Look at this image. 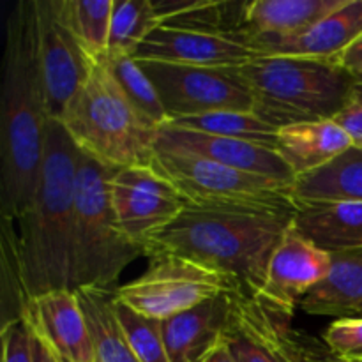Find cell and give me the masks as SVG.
<instances>
[{
  "label": "cell",
  "instance_id": "cell-1",
  "mask_svg": "<svg viewBox=\"0 0 362 362\" xmlns=\"http://www.w3.org/2000/svg\"><path fill=\"white\" fill-rule=\"evenodd\" d=\"M49 113L37 62L34 0L13 6L6 23L0 98V212L16 221L37 189Z\"/></svg>",
  "mask_w": 362,
  "mask_h": 362
},
{
  "label": "cell",
  "instance_id": "cell-2",
  "mask_svg": "<svg viewBox=\"0 0 362 362\" xmlns=\"http://www.w3.org/2000/svg\"><path fill=\"white\" fill-rule=\"evenodd\" d=\"M296 212L189 204L144 244V257H180L225 276L243 296L258 297L276 247Z\"/></svg>",
  "mask_w": 362,
  "mask_h": 362
},
{
  "label": "cell",
  "instance_id": "cell-3",
  "mask_svg": "<svg viewBox=\"0 0 362 362\" xmlns=\"http://www.w3.org/2000/svg\"><path fill=\"white\" fill-rule=\"evenodd\" d=\"M80 148L66 127L49 119L37 189L18 221L21 265L28 296L73 290L74 187Z\"/></svg>",
  "mask_w": 362,
  "mask_h": 362
},
{
  "label": "cell",
  "instance_id": "cell-4",
  "mask_svg": "<svg viewBox=\"0 0 362 362\" xmlns=\"http://www.w3.org/2000/svg\"><path fill=\"white\" fill-rule=\"evenodd\" d=\"M235 73L253 98L255 115L276 129L332 120L361 83L336 59L257 55Z\"/></svg>",
  "mask_w": 362,
  "mask_h": 362
},
{
  "label": "cell",
  "instance_id": "cell-5",
  "mask_svg": "<svg viewBox=\"0 0 362 362\" xmlns=\"http://www.w3.org/2000/svg\"><path fill=\"white\" fill-rule=\"evenodd\" d=\"M59 120L83 154L110 168L152 165L159 129L131 105L105 60L94 64Z\"/></svg>",
  "mask_w": 362,
  "mask_h": 362
},
{
  "label": "cell",
  "instance_id": "cell-6",
  "mask_svg": "<svg viewBox=\"0 0 362 362\" xmlns=\"http://www.w3.org/2000/svg\"><path fill=\"white\" fill-rule=\"evenodd\" d=\"M115 170L80 151L74 187L73 290H117L124 269L144 257V247L120 228L110 200V179Z\"/></svg>",
  "mask_w": 362,
  "mask_h": 362
},
{
  "label": "cell",
  "instance_id": "cell-7",
  "mask_svg": "<svg viewBox=\"0 0 362 362\" xmlns=\"http://www.w3.org/2000/svg\"><path fill=\"white\" fill-rule=\"evenodd\" d=\"M151 168L173 184L193 205L276 212H296L297 209L285 184L239 172L189 152L156 148Z\"/></svg>",
  "mask_w": 362,
  "mask_h": 362
},
{
  "label": "cell",
  "instance_id": "cell-8",
  "mask_svg": "<svg viewBox=\"0 0 362 362\" xmlns=\"http://www.w3.org/2000/svg\"><path fill=\"white\" fill-rule=\"evenodd\" d=\"M225 292H239V288L225 276L180 257L152 258L145 274L115 290L120 303L158 320Z\"/></svg>",
  "mask_w": 362,
  "mask_h": 362
},
{
  "label": "cell",
  "instance_id": "cell-9",
  "mask_svg": "<svg viewBox=\"0 0 362 362\" xmlns=\"http://www.w3.org/2000/svg\"><path fill=\"white\" fill-rule=\"evenodd\" d=\"M158 90L170 122L225 110L253 112V98L235 69L136 60Z\"/></svg>",
  "mask_w": 362,
  "mask_h": 362
},
{
  "label": "cell",
  "instance_id": "cell-10",
  "mask_svg": "<svg viewBox=\"0 0 362 362\" xmlns=\"http://www.w3.org/2000/svg\"><path fill=\"white\" fill-rule=\"evenodd\" d=\"M37 62L49 119L59 120L78 88L90 76L92 60L67 28L59 0H34Z\"/></svg>",
  "mask_w": 362,
  "mask_h": 362
},
{
  "label": "cell",
  "instance_id": "cell-11",
  "mask_svg": "<svg viewBox=\"0 0 362 362\" xmlns=\"http://www.w3.org/2000/svg\"><path fill=\"white\" fill-rule=\"evenodd\" d=\"M108 187L120 228L141 247L189 205L182 193L151 166L115 170Z\"/></svg>",
  "mask_w": 362,
  "mask_h": 362
},
{
  "label": "cell",
  "instance_id": "cell-12",
  "mask_svg": "<svg viewBox=\"0 0 362 362\" xmlns=\"http://www.w3.org/2000/svg\"><path fill=\"white\" fill-rule=\"evenodd\" d=\"M257 55L240 34L159 25L138 48L134 59L211 69H237Z\"/></svg>",
  "mask_w": 362,
  "mask_h": 362
},
{
  "label": "cell",
  "instance_id": "cell-13",
  "mask_svg": "<svg viewBox=\"0 0 362 362\" xmlns=\"http://www.w3.org/2000/svg\"><path fill=\"white\" fill-rule=\"evenodd\" d=\"M290 322L257 297L237 293L223 341L237 362H300Z\"/></svg>",
  "mask_w": 362,
  "mask_h": 362
},
{
  "label": "cell",
  "instance_id": "cell-14",
  "mask_svg": "<svg viewBox=\"0 0 362 362\" xmlns=\"http://www.w3.org/2000/svg\"><path fill=\"white\" fill-rule=\"evenodd\" d=\"M331 269V253L300 235L293 225L276 247L257 299L292 320L297 306Z\"/></svg>",
  "mask_w": 362,
  "mask_h": 362
},
{
  "label": "cell",
  "instance_id": "cell-15",
  "mask_svg": "<svg viewBox=\"0 0 362 362\" xmlns=\"http://www.w3.org/2000/svg\"><path fill=\"white\" fill-rule=\"evenodd\" d=\"M156 148L189 152V154L211 159L239 172L272 179L276 182L285 184L286 187H292L297 179L296 173L288 168V165L283 161L274 147L235 140V138L216 136V134L200 133V131H189L173 126V124L159 127Z\"/></svg>",
  "mask_w": 362,
  "mask_h": 362
},
{
  "label": "cell",
  "instance_id": "cell-16",
  "mask_svg": "<svg viewBox=\"0 0 362 362\" xmlns=\"http://www.w3.org/2000/svg\"><path fill=\"white\" fill-rule=\"evenodd\" d=\"M25 322L60 362H95L87 322L74 290H55L34 297Z\"/></svg>",
  "mask_w": 362,
  "mask_h": 362
},
{
  "label": "cell",
  "instance_id": "cell-17",
  "mask_svg": "<svg viewBox=\"0 0 362 362\" xmlns=\"http://www.w3.org/2000/svg\"><path fill=\"white\" fill-rule=\"evenodd\" d=\"M237 293H219L191 310L161 320L170 362H204L216 346L221 345Z\"/></svg>",
  "mask_w": 362,
  "mask_h": 362
},
{
  "label": "cell",
  "instance_id": "cell-18",
  "mask_svg": "<svg viewBox=\"0 0 362 362\" xmlns=\"http://www.w3.org/2000/svg\"><path fill=\"white\" fill-rule=\"evenodd\" d=\"M362 35V0H346L341 7L306 32L290 37H251L258 55H290L308 59H338Z\"/></svg>",
  "mask_w": 362,
  "mask_h": 362
},
{
  "label": "cell",
  "instance_id": "cell-19",
  "mask_svg": "<svg viewBox=\"0 0 362 362\" xmlns=\"http://www.w3.org/2000/svg\"><path fill=\"white\" fill-rule=\"evenodd\" d=\"M346 0H251L243 4V30L251 37H290L306 32Z\"/></svg>",
  "mask_w": 362,
  "mask_h": 362
},
{
  "label": "cell",
  "instance_id": "cell-20",
  "mask_svg": "<svg viewBox=\"0 0 362 362\" xmlns=\"http://www.w3.org/2000/svg\"><path fill=\"white\" fill-rule=\"evenodd\" d=\"M352 145L349 134L334 120L281 127L276 138V151L296 177L324 168Z\"/></svg>",
  "mask_w": 362,
  "mask_h": 362
},
{
  "label": "cell",
  "instance_id": "cell-21",
  "mask_svg": "<svg viewBox=\"0 0 362 362\" xmlns=\"http://www.w3.org/2000/svg\"><path fill=\"white\" fill-rule=\"evenodd\" d=\"M293 228L327 253L362 247L361 202L297 204Z\"/></svg>",
  "mask_w": 362,
  "mask_h": 362
},
{
  "label": "cell",
  "instance_id": "cell-22",
  "mask_svg": "<svg viewBox=\"0 0 362 362\" xmlns=\"http://www.w3.org/2000/svg\"><path fill=\"white\" fill-rule=\"evenodd\" d=\"M362 306V247L331 253L325 278L300 300L304 313L349 318Z\"/></svg>",
  "mask_w": 362,
  "mask_h": 362
},
{
  "label": "cell",
  "instance_id": "cell-23",
  "mask_svg": "<svg viewBox=\"0 0 362 362\" xmlns=\"http://www.w3.org/2000/svg\"><path fill=\"white\" fill-rule=\"evenodd\" d=\"M290 197L296 205L310 202L362 204V148L352 145L324 168L297 177Z\"/></svg>",
  "mask_w": 362,
  "mask_h": 362
},
{
  "label": "cell",
  "instance_id": "cell-24",
  "mask_svg": "<svg viewBox=\"0 0 362 362\" xmlns=\"http://www.w3.org/2000/svg\"><path fill=\"white\" fill-rule=\"evenodd\" d=\"M95 362H138L115 310V290H76Z\"/></svg>",
  "mask_w": 362,
  "mask_h": 362
},
{
  "label": "cell",
  "instance_id": "cell-25",
  "mask_svg": "<svg viewBox=\"0 0 362 362\" xmlns=\"http://www.w3.org/2000/svg\"><path fill=\"white\" fill-rule=\"evenodd\" d=\"M32 297L28 296L21 265L20 237L14 219L2 218L0 228V327L11 322L25 320Z\"/></svg>",
  "mask_w": 362,
  "mask_h": 362
},
{
  "label": "cell",
  "instance_id": "cell-26",
  "mask_svg": "<svg viewBox=\"0 0 362 362\" xmlns=\"http://www.w3.org/2000/svg\"><path fill=\"white\" fill-rule=\"evenodd\" d=\"M159 25L152 0H113L106 59L134 57Z\"/></svg>",
  "mask_w": 362,
  "mask_h": 362
},
{
  "label": "cell",
  "instance_id": "cell-27",
  "mask_svg": "<svg viewBox=\"0 0 362 362\" xmlns=\"http://www.w3.org/2000/svg\"><path fill=\"white\" fill-rule=\"evenodd\" d=\"M67 28L92 60H103L108 53L110 20L113 0H59Z\"/></svg>",
  "mask_w": 362,
  "mask_h": 362
},
{
  "label": "cell",
  "instance_id": "cell-28",
  "mask_svg": "<svg viewBox=\"0 0 362 362\" xmlns=\"http://www.w3.org/2000/svg\"><path fill=\"white\" fill-rule=\"evenodd\" d=\"M173 126L184 127L189 131L216 134V136L235 138V140L253 141V144L267 145L276 148L278 129L271 124L264 122L253 112H237V110H225V112L207 113V115L191 117V119L173 120Z\"/></svg>",
  "mask_w": 362,
  "mask_h": 362
},
{
  "label": "cell",
  "instance_id": "cell-29",
  "mask_svg": "<svg viewBox=\"0 0 362 362\" xmlns=\"http://www.w3.org/2000/svg\"><path fill=\"white\" fill-rule=\"evenodd\" d=\"M106 67L119 83L131 105L138 110L141 117L154 127H163L170 124L158 90L148 80L147 74L141 71L134 57H120V59H103Z\"/></svg>",
  "mask_w": 362,
  "mask_h": 362
},
{
  "label": "cell",
  "instance_id": "cell-30",
  "mask_svg": "<svg viewBox=\"0 0 362 362\" xmlns=\"http://www.w3.org/2000/svg\"><path fill=\"white\" fill-rule=\"evenodd\" d=\"M117 296V293H115ZM115 310L127 343L138 362H170L163 338V322L145 317L115 297Z\"/></svg>",
  "mask_w": 362,
  "mask_h": 362
},
{
  "label": "cell",
  "instance_id": "cell-31",
  "mask_svg": "<svg viewBox=\"0 0 362 362\" xmlns=\"http://www.w3.org/2000/svg\"><path fill=\"white\" fill-rule=\"evenodd\" d=\"M324 343L343 361L362 359V317L338 318L329 325Z\"/></svg>",
  "mask_w": 362,
  "mask_h": 362
},
{
  "label": "cell",
  "instance_id": "cell-32",
  "mask_svg": "<svg viewBox=\"0 0 362 362\" xmlns=\"http://www.w3.org/2000/svg\"><path fill=\"white\" fill-rule=\"evenodd\" d=\"M2 362H34L32 332L25 320L11 322L0 327Z\"/></svg>",
  "mask_w": 362,
  "mask_h": 362
},
{
  "label": "cell",
  "instance_id": "cell-33",
  "mask_svg": "<svg viewBox=\"0 0 362 362\" xmlns=\"http://www.w3.org/2000/svg\"><path fill=\"white\" fill-rule=\"evenodd\" d=\"M332 120L349 134L354 147L362 148V80L359 87L354 92L349 105H346Z\"/></svg>",
  "mask_w": 362,
  "mask_h": 362
},
{
  "label": "cell",
  "instance_id": "cell-34",
  "mask_svg": "<svg viewBox=\"0 0 362 362\" xmlns=\"http://www.w3.org/2000/svg\"><path fill=\"white\" fill-rule=\"evenodd\" d=\"M297 341H299L300 349V362H345L336 357L327 346H324L310 336L297 332Z\"/></svg>",
  "mask_w": 362,
  "mask_h": 362
},
{
  "label": "cell",
  "instance_id": "cell-35",
  "mask_svg": "<svg viewBox=\"0 0 362 362\" xmlns=\"http://www.w3.org/2000/svg\"><path fill=\"white\" fill-rule=\"evenodd\" d=\"M336 60H338L349 73H352L354 76L362 80V35L354 42V45H350Z\"/></svg>",
  "mask_w": 362,
  "mask_h": 362
},
{
  "label": "cell",
  "instance_id": "cell-36",
  "mask_svg": "<svg viewBox=\"0 0 362 362\" xmlns=\"http://www.w3.org/2000/svg\"><path fill=\"white\" fill-rule=\"evenodd\" d=\"M32 350H34V362H60L59 357L53 354V350L34 332H32Z\"/></svg>",
  "mask_w": 362,
  "mask_h": 362
},
{
  "label": "cell",
  "instance_id": "cell-37",
  "mask_svg": "<svg viewBox=\"0 0 362 362\" xmlns=\"http://www.w3.org/2000/svg\"><path fill=\"white\" fill-rule=\"evenodd\" d=\"M204 362H237L235 357L232 356V352L228 350V346L225 345V341L219 346H216L207 357H205Z\"/></svg>",
  "mask_w": 362,
  "mask_h": 362
},
{
  "label": "cell",
  "instance_id": "cell-38",
  "mask_svg": "<svg viewBox=\"0 0 362 362\" xmlns=\"http://www.w3.org/2000/svg\"><path fill=\"white\" fill-rule=\"evenodd\" d=\"M354 317H362V306L359 308V310L356 311V315H354Z\"/></svg>",
  "mask_w": 362,
  "mask_h": 362
},
{
  "label": "cell",
  "instance_id": "cell-39",
  "mask_svg": "<svg viewBox=\"0 0 362 362\" xmlns=\"http://www.w3.org/2000/svg\"><path fill=\"white\" fill-rule=\"evenodd\" d=\"M345 362H362V359H356V361H345Z\"/></svg>",
  "mask_w": 362,
  "mask_h": 362
}]
</instances>
